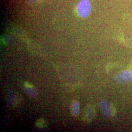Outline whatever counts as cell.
<instances>
[{
    "mask_svg": "<svg viewBox=\"0 0 132 132\" xmlns=\"http://www.w3.org/2000/svg\"><path fill=\"white\" fill-rule=\"evenodd\" d=\"M114 80L119 84H126L132 81V70L122 71L116 74L113 77Z\"/></svg>",
    "mask_w": 132,
    "mask_h": 132,
    "instance_id": "6da1fadb",
    "label": "cell"
},
{
    "mask_svg": "<svg viewBox=\"0 0 132 132\" xmlns=\"http://www.w3.org/2000/svg\"><path fill=\"white\" fill-rule=\"evenodd\" d=\"M99 109L104 117L109 118L113 116V110L112 104L106 99L101 100L99 103Z\"/></svg>",
    "mask_w": 132,
    "mask_h": 132,
    "instance_id": "3957f363",
    "label": "cell"
},
{
    "mask_svg": "<svg viewBox=\"0 0 132 132\" xmlns=\"http://www.w3.org/2000/svg\"><path fill=\"white\" fill-rule=\"evenodd\" d=\"M36 125L38 127L43 128L45 127L46 126V124L45 121L43 119H39L36 122Z\"/></svg>",
    "mask_w": 132,
    "mask_h": 132,
    "instance_id": "52a82bcc",
    "label": "cell"
},
{
    "mask_svg": "<svg viewBox=\"0 0 132 132\" xmlns=\"http://www.w3.org/2000/svg\"><path fill=\"white\" fill-rule=\"evenodd\" d=\"M80 104L77 101H73L71 106V113L74 117L78 116L80 113Z\"/></svg>",
    "mask_w": 132,
    "mask_h": 132,
    "instance_id": "8992f818",
    "label": "cell"
},
{
    "mask_svg": "<svg viewBox=\"0 0 132 132\" xmlns=\"http://www.w3.org/2000/svg\"><path fill=\"white\" fill-rule=\"evenodd\" d=\"M38 1V0H28V2L29 4H33L36 3Z\"/></svg>",
    "mask_w": 132,
    "mask_h": 132,
    "instance_id": "ba28073f",
    "label": "cell"
},
{
    "mask_svg": "<svg viewBox=\"0 0 132 132\" xmlns=\"http://www.w3.org/2000/svg\"><path fill=\"white\" fill-rule=\"evenodd\" d=\"M91 10V5L89 0H81L77 5V11L82 18L88 17Z\"/></svg>",
    "mask_w": 132,
    "mask_h": 132,
    "instance_id": "7a4b0ae2",
    "label": "cell"
},
{
    "mask_svg": "<svg viewBox=\"0 0 132 132\" xmlns=\"http://www.w3.org/2000/svg\"><path fill=\"white\" fill-rule=\"evenodd\" d=\"M24 92L26 94L31 97H36L38 95V90L31 84L26 82L24 84Z\"/></svg>",
    "mask_w": 132,
    "mask_h": 132,
    "instance_id": "5b68a950",
    "label": "cell"
},
{
    "mask_svg": "<svg viewBox=\"0 0 132 132\" xmlns=\"http://www.w3.org/2000/svg\"><path fill=\"white\" fill-rule=\"evenodd\" d=\"M95 111L92 105L87 106L84 110L82 119L86 122H92L95 117Z\"/></svg>",
    "mask_w": 132,
    "mask_h": 132,
    "instance_id": "277c9868",
    "label": "cell"
}]
</instances>
